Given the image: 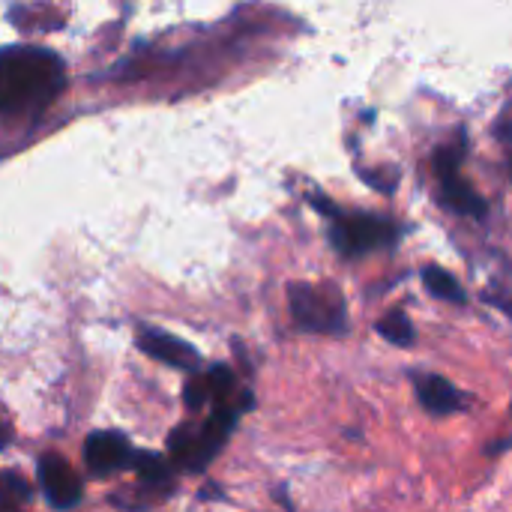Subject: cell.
I'll list each match as a JSON object with an SVG mask.
<instances>
[{"mask_svg":"<svg viewBox=\"0 0 512 512\" xmlns=\"http://www.w3.org/2000/svg\"><path fill=\"white\" fill-rule=\"evenodd\" d=\"M66 87V63L42 45H6L0 51V117L6 123L39 120Z\"/></svg>","mask_w":512,"mask_h":512,"instance_id":"1","label":"cell"},{"mask_svg":"<svg viewBox=\"0 0 512 512\" xmlns=\"http://www.w3.org/2000/svg\"><path fill=\"white\" fill-rule=\"evenodd\" d=\"M240 414H243L240 405H222V408H213V414L198 429L177 426L168 438L171 462L183 471L201 474L219 456V450L228 444Z\"/></svg>","mask_w":512,"mask_h":512,"instance_id":"2","label":"cell"},{"mask_svg":"<svg viewBox=\"0 0 512 512\" xmlns=\"http://www.w3.org/2000/svg\"><path fill=\"white\" fill-rule=\"evenodd\" d=\"M285 294L300 330L324 336H342L348 330V306L336 282H291Z\"/></svg>","mask_w":512,"mask_h":512,"instance_id":"3","label":"cell"},{"mask_svg":"<svg viewBox=\"0 0 512 512\" xmlns=\"http://www.w3.org/2000/svg\"><path fill=\"white\" fill-rule=\"evenodd\" d=\"M468 153V141L465 132H459V141H450L444 147L435 150L432 156V174L438 180V201L459 213V216H471V219H486L489 216V204L486 198L465 180L462 174V159Z\"/></svg>","mask_w":512,"mask_h":512,"instance_id":"4","label":"cell"},{"mask_svg":"<svg viewBox=\"0 0 512 512\" xmlns=\"http://www.w3.org/2000/svg\"><path fill=\"white\" fill-rule=\"evenodd\" d=\"M402 237V225L378 216V213H339L330 222V243L345 258H360L369 252L393 249Z\"/></svg>","mask_w":512,"mask_h":512,"instance_id":"5","label":"cell"},{"mask_svg":"<svg viewBox=\"0 0 512 512\" xmlns=\"http://www.w3.org/2000/svg\"><path fill=\"white\" fill-rule=\"evenodd\" d=\"M138 453L141 450H135L132 441L117 429L90 432L84 438V465L99 480L111 477V474H120V471H135Z\"/></svg>","mask_w":512,"mask_h":512,"instance_id":"6","label":"cell"},{"mask_svg":"<svg viewBox=\"0 0 512 512\" xmlns=\"http://www.w3.org/2000/svg\"><path fill=\"white\" fill-rule=\"evenodd\" d=\"M36 480L51 510H75L84 498L81 477L72 471V465L60 453H42L36 459Z\"/></svg>","mask_w":512,"mask_h":512,"instance_id":"7","label":"cell"},{"mask_svg":"<svg viewBox=\"0 0 512 512\" xmlns=\"http://www.w3.org/2000/svg\"><path fill=\"white\" fill-rule=\"evenodd\" d=\"M135 345H138V351H144L156 363L171 366V369H180V372H195L198 363H201L198 348H192L180 336L165 333V330L150 327V324H138L135 327Z\"/></svg>","mask_w":512,"mask_h":512,"instance_id":"8","label":"cell"},{"mask_svg":"<svg viewBox=\"0 0 512 512\" xmlns=\"http://www.w3.org/2000/svg\"><path fill=\"white\" fill-rule=\"evenodd\" d=\"M414 390H417L420 405L432 417H450V414L462 411V393L441 375H432V372L414 375Z\"/></svg>","mask_w":512,"mask_h":512,"instance_id":"9","label":"cell"},{"mask_svg":"<svg viewBox=\"0 0 512 512\" xmlns=\"http://www.w3.org/2000/svg\"><path fill=\"white\" fill-rule=\"evenodd\" d=\"M420 279H423V288H426L435 300L459 303V306L468 303V294H465L462 282H459L450 270H444L441 264H426V267L420 270Z\"/></svg>","mask_w":512,"mask_h":512,"instance_id":"10","label":"cell"},{"mask_svg":"<svg viewBox=\"0 0 512 512\" xmlns=\"http://www.w3.org/2000/svg\"><path fill=\"white\" fill-rule=\"evenodd\" d=\"M138 483L153 492V495H168L174 489V477H171V465L168 459L156 456V453H138V465H135Z\"/></svg>","mask_w":512,"mask_h":512,"instance_id":"11","label":"cell"},{"mask_svg":"<svg viewBox=\"0 0 512 512\" xmlns=\"http://www.w3.org/2000/svg\"><path fill=\"white\" fill-rule=\"evenodd\" d=\"M375 333L381 336V339H387L390 345H396V348H411L417 339H414V324H411V318L402 312V309H393V312H387L378 324H375Z\"/></svg>","mask_w":512,"mask_h":512,"instance_id":"12","label":"cell"},{"mask_svg":"<svg viewBox=\"0 0 512 512\" xmlns=\"http://www.w3.org/2000/svg\"><path fill=\"white\" fill-rule=\"evenodd\" d=\"M27 498H30L27 483L15 471H3V477H0V512H24Z\"/></svg>","mask_w":512,"mask_h":512,"instance_id":"13","label":"cell"},{"mask_svg":"<svg viewBox=\"0 0 512 512\" xmlns=\"http://www.w3.org/2000/svg\"><path fill=\"white\" fill-rule=\"evenodd\" d=\"M207 384H210V396H213V405L216 408H222V405H228V399H231V393L237 390V378H234V372L225 366V363H216V366H210L207 372Z\"/></svg>","mask_w":512,"mask_h":512,"instance_id":"14","label":"cell"},{"mask_svg":"<svg viewBox=\"0 0 512 512\" xmlns=\"http://www.w3.org/2000/svg\"><path fill=\"white\" fill-rule=\"evenodd\" d=\"M207 402H213L207 375H192V378L183 384V405H186L189 411H201Z\"/></svg>","mask_w":512,"mask_h":512,"instance_id":"15","label":"cell"},{"mask_svg":"<svg viewBox=\"0 0 512 512\" xmlns=\"http://www.w3.org/2000/svg\"><path fill=\"white\" fill-rule=\"evenodd\" d=\"M495 135H498L504 144H512V105L501 111V117H498V123H495Z\"/></svg>","mask_w":512,"mask_h":512,"instance_id":"16","label":"cell"},{"mask_svg":"<svg viewBox=\"0 0 512 512\" xmlns=\"http://www.w3.org/2000/svg\"><path fill=\"white\" fill-rule=\"evenodd\" d=\"M512 447V438L510 441H501V444H492L489 447V456H498V453H504V450H510Z\"/></svg>","mask_w":512,"mask_h":512,"instance_id":"17","label":"cell"},{"mask_svg":"<svg viewBox=\"0 0 512 512\" xmlns=\"http://www.w3.org/2000/svg\"><path fill=\"white\" fill-rule=\"evenodd\" d=\"M510 174H512V159H510Z\"/></svg>","mask_w":512,"mask_h":512,"instance_id":"18","label":"cell"}]
</instances>
